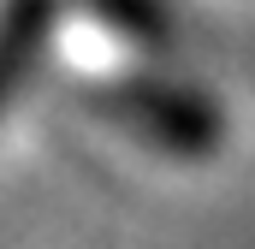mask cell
<instances>
[{"mask_svg":"<svg viewBox=\"0 0 255 249\" xmlns=\"http://www.w3.org/2000/svg\"><path fill=\"white\" fill-rule=\"evenodd\" d=\"M172 24L160 0H60L48 30V60L77 95L160 71Z\"/></svg>","mask_w":255,"mask_h":249,"instance_id":"1","label":"cell"},{"mask_svg":"<svg viewBox=\"0 0 255 249\" xmlns=\"http://www.w3.org/2000/svg\"><path fill=\"white\" fill-rule=\"evenodd\" d=\"M77 101L119 142H136V148H148L160 160H208L220 148V136H226V119H220L214 95L184 83V77H166V71H142L130 83L77 95Z\"/></svg>","mask_w":255,"mask_h":249,"instance_id":"2","label":"cell"},{"mask_svg":"<svg viewBox=\"0 0 255 249\" xmlns=\"http://www.w3.org/2000/svg\"><path fill=\"white\" fill-rule=\"evenodd\" d=\"M54 6L60 0H0V113L12 107V95L30 77V65L48 54Z\"/></svg>","mask_w":255,"mask_h":249,"instance_id":"3","label":"cell"}]
</instances>
